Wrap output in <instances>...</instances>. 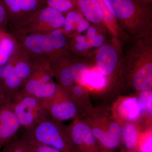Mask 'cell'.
<instances>
[{
  "mask_svg": "<svg viewBox=\"0 0 152 152\" xmlns=\"http://www.w3.org/2000/svg\"><path fill=\"white\" fill-rule=\"evenodd\" d=\"M115 18L134 34H141L144 23H151V4L142 0H104Z\"/></svg>",
  "mask_w": 152,
  "mask_h": 152,
  "instance_id": "obj_1",
  "label": "cell"
},
{
  "mask_svg": "<svg viewBox=\"0 0 152 152\" xmlns=\"http://www.w3.org/2000/svg\"><path fill=\"white\" fill-rule=\"evenodd\" d=\"M21 137L30 141L52 147L62 152H72L66 126L48 116L30 129L23 130Z\"/></svg>",
  "mask_w": 152,
  "mask_h": 152,
  "instance_id": "obj_2",
  "label": "cell"
},
{
  "mask_svg": "<svg viewBox=\"0 0 152 152\" xmlns=\"http://www.w3.org/2000/svg\"><path fill=\"white\" fill-rule=\"evenodd\" d=\"M23 130H27L48 116L43 104L31 95L19 91L7 101Z\"/></svg>",
  "mask_w": 152,
  "mask_h": 152,
  "instance_id": "obj_3",
  "label": "cell"
},
{
  "mask_svg": "<svg viewBox=\"0 0 152 152\" xmlns=\"http://www.w3.org/2000/svg\"><path fill=\"white\" fill-rule=\"evenodd\" d=\"M93 115L84 120L90 126L98 144L104 150L113 149L121 142V126L113 117L107 114Z\"/></svg>",
  "mask_w": 152,
  "mask_h": 152,
  "instance_id": "obj_4",
  "label": "cell"
},
{
  "mask_svg": "<svg viewBox=\"0 0 152 152\" xmlns=\"http://www.w3.org/2000/svg\"><path fill=\"white\" fill-rule=\"evenodd\" d=\"M133 50L131 58L130 80L133 88L138 92L152 88V53L151 48L139 45Z\"/></svg>",
  "mask_w": 152,
  "mask_h": 152,
  "instance_id": "obj_5",
  "label": "cell"
},
{
  "mask_svg": "<svg viewBox=\"0 0 152 152\" xmlns=\"http://www.w3.org/2000/svg\"><path fill=\"white\" fill-rule=\"evenodd\" d=\"M66 131L72 152H102L89 125L81 118L75 119Z\"/></svg>",
  "mask_w": 152,
  "mask_h": 152,
  "instance_id": "obj_6",
  "label": "cell"
},
{
  "mask_svg": "<svg viewBox=\"0 0 152 152\" xmlns=\"http://www.w3.org/2000/svg\"><path fill=\"white\" fill-rule=\"evenodd\" d=\"M50 118L60 122L81 118V109L62 87L54 97L43 104Z\"/></svg>",
  "mask_w": 152,
  "mask_h": 152,
  "instance_id": "obj_7",
  "label": "cell"
},
{
  "mask_svg": "<svg viewBox=\"0 0 152 152\" xmlns=\"http://www.w3.org/2000/svg\"><path fill=\"white\" fill-rule=\"evenodd\" d=\"M113 113L121 125L126 122L137 124L145 117L142 106L137 96L120 98L113 106Z\"/></svg>",
  "mask_w": 152,
  "mask_h": 152,
  "instance_id": "obj_8",
  "label": "cell"
},
{
  "mask_svg": "<svg viewBox=\"0 0 152 152\" xmlns=\"http://www.w3.org/2000/svg\"><path fill=\"white\" fill-rule=\"evenodd\" d=\"M21 128L16 115L7 101L0 107V152L15 138Z\"/></svg>",
  "mask_w": 152,
  "mask_h": 152,
  "instance_id": "obj_9",
  "label": "cell"
},
{
  "mask_svg": "<svg viewBox=\"0 0 152 152\" xmlns=\"http://www.w3.org/2000/svg\"><path fill=\"white\" fill-rule=\"evenodd\" d=\"M115 49L110 45H104L99 49L96 57L97 69L106 78L114 73L118 64Z\"/></svg>",
  "mask_w": 152,
  "mask_h": 152,
  "instance_id": "obj_10",
  "label": "cell"
},
{
  "mask_svg": "<svg viewBox=\"0 0 152 152\" xmlns=\"http://www.w3.org/2000/svg\"><path fill=\"white\" fill-rule=\"evenodd\" d=\"M7 14L13 15L29 14L37 12L46 2V0H1Z\"/></svg>",
  "mask_w": 152,
  "mask_h": 152,
  "instance_id": "obj_11",
  "label": "cell"
},
{
  "mask_svg": "<svg viewBox=\"0 0 152 152\" xmlns=\"http://www.w3.org/2000/svg\"><path fill=\"white\" fill-rule=\"evenodd\" d=\"M77 5L90 21L96 24L102 21L103 13L96 0H77Z\"/></svg>",
  "mask_w": 152,
  "mask_h": 152,
  "instance_id": "obj_12",
  "label": "cell"
},
{
  "mask_svg": "<svg viewBox=\"0 0 152 152\" xmlns=\"http://www.w3.org/2000/svg\"><path fill=\"white\" fill-rule=\"evenodd\" d=\"M121 126V142L127 150H136L140 129L137 124L124 123Z\"/></svg>",
  "mask_w": 152,
  "mask_h": 152,
  "instance_id": "obj_13",
  "label": "cell"
},
{
  "mask_svg": "<svg viewBox=\"0 0 152 152\" xmlns=\"http://www.w3.org/2000/svg\"><path fill=\"white\" fill-rule=\"evenodd\" d=\"M35 15L39 21L48 23L54 28L62 26L65 21V17L62 13L48 6L42 8Z\"/></svg>",
  "mask_w": 152,
  "mask_h": 152,
  "instance_id": "obj_14",
  "label": "cell"
},
{
  "mask_svg": "<svg viewBox=\"0 0 152 152\" xmlns=\"http://www.w3.org/2000/svg\"><path fill=\"white\" fill-rule=\"evenodd\" d=\"M24 82L12 72L1 83L7 101L14 96L21 89Z\"/></svg>",
  "mask_w": 152,
  "mask_h": 152,
  "instance_id": "obj_15",
  "label": "cell"
},
{
  "mask_svg": "<svg viewBox=\"0 0 152 152\" xmlns=\"http://www.w3.org/2000/svg\"><path fill=\"white\" fill-rule=\"evenodd\" d=\"M61 88L60 86H58L52 81L41 85L32 96L43 104H45L54 97Z\"/></svg>",
  "mask_w": 152,
  "mask_h": 152,
  "instance_id": "obj_16",
  "label": "cell"
},
{
  "mask_svg": "<svg viewBox=\"0 0 152 152\" xmlns=\"http://www.w3.org/2000/svg\"><path fill=\"white\" fill-rule=\"evenodd\" d=\"M107 78L97 69H89L83 79V86L91 90L102 89L107 85Z\"/></svg>",
  "mask_w": 152,
  "mask_h": 152,
  "instance_id": "obj_17",
  "label": "cell"
},
{
  "mask_svg": "<svg viewBox=\"0 0 152 152\" xmlns=\"http://www.w3.org/2000/svg\"><path fill=\"white\" fill-rule=\"evenodd\" d=\"M1 152H31V145L23 137H15L3 147Z\"/></svg>",
  "mask_w": 152,
  "mask_h": 152,
  "instance_id": "obj_18",
  "label": "cell"
},
{
  "mask_svg": "<svg viewBox=\"0 0 152 152\" xmlns=\"http://www.w3.org/2000/svg\"><path fill=\"white\" fill-rule=\"evenodd\" d=\"M136 150L139 152H152L151 127L141 131Z\"/></svg>",
  "mask_w": 152,
  "mask_h": 152,
  "instance_id": "obj_19",
  "label": "cell"
},
{
  "mask_svg": "<svg viewBox=\"0 0 152 152\" xmlns=\"http://www.w3.org/2000/svg\"><path fill=\"white\" fill-rule=\"evenodd\" d=\"M137 96L142 106L145 117L151 121L152 116V90L138 92Z\"/></svg>",
  "mask_w": 152,
  "mask_h": 152,
  "instance_id": "obj_20",
  "label": "cell"
},
{
  "mask_svg": "<svg viewBox=\"0 0 152 152\" xmlns=\"http://www.w3.org/2000/svg\"><path fill=\"white\" fill-rule=\"evenodd\" d=\"M58 78L60 86L66 91H68L74 85V79L69 66L64 67L58 73Z\"/></svg>",
  "mask_w": 152,
  "mask_h": 152,
  "instance_id": "obj_21",
  "label": "cell"
},
{
  "mask_svg": "<svg viewBox=\"0 0 152 152\" xmlns=\"http://www.w3.org/2000/svg\"><path fill=\"white\" fill-rule=\"evenodd\" d=\"M77 0H46L48 6L61 12L71 10L77 5Z\"/></svg>",
  "mask_w": 152,
  "mask_h": 152,
  "instance_id": "obj_22",
  "label": "cell"
},
{
  "mask_svg": "<svg viewBox=\"0 0 152 152\" xmlns=\"http://www.w3.org/2000/svg\"><path fill=\"white\" fill-rule=\"evenodd\" d=\"M70 68L73 76L75 83L83 86L84 77L89 69L88 66L83 63H77L72 65Z\"/></svg>",
  "mask_w": 152,
  "mask_h": 152,
  "instance_id": "obj_23",
  "label": "cell"
},
{
  "mask_svg": "<svg viewBox=\"0 0 152 152\" xmlns=\"http://www.w3.org/2000/svg\"><path fill=\"white\" fill-rule=\"evenodd\" d=\"M14 74L20 78L24 83L32 75V69L29 65L25 62H19L14 66L12 71Z\"/></svg>",
  "mask_w": 152,
  "mask_h": 152,
  "instance_id": "obj_24",
  "label": "cell"
},
{
  "mask_svg": "<svg viewBox=\"0 0 152 152\" xmlns=\"http://www.w3.org/2000/svg\"><path fill=\"white\" fill-rule=\"evenodd\" d=\"M65 21L64 24V30L66 32H69L72 29L75 23H78L83 19L82 14L75 11H69L65 17Z\"/></svg>",
  "mask_w": 152,
  "mask_h": 152,
  "instance_id": "obj_25",
  "label": "cell"
},
{
  "mask_svg": "<svg viewBox=\"0 0 152 152\" xmlns=\"http://www.w3.org/2000/svg\"><path fill=\"white\" fill-rule=\"evenodd\" d=\"M48 35L54 48L61 49L65 45V37L60 30L56 29L52 31Z\"/></svg>",
  "mask_w": 152,
  "mask_h": 152,
  "instance_id": "obj_26",
  "label": "cell"
},
{
  "mask_svg": "<svg viewBox=\"0 0 152 152\" xmlns=\"http://www.w3.org/2000/svg\"><path fill=\"white\" fill-rule=\"evenodd\" d=\"M39 35L31 34L28 36L25 40V45L28 49L36 53H40L42 52L40 48L39 42Z\"/></svg>",
  "mask_w": 152,
  "mask_h": 152,
  "instance_id": "obj_27",
  "label": "cell"
},
{
  "mask_svg": "<svg viewBox=\"0 0 152 152\" xmlns=\"http://www.w3.org/2000/svg\"><path fill=\"white\" fill-rule=\"evenodd\" d=\"M39 46L42 52L48 53L52 51L54 49L48 34H39Z\"/></svg>",
  "mask_w": 152,
  "mask_h": 152,
  "instance_id": "obj_28",
  "label": "cell"
},
{
  "mask_svg": "<svg viewBox=\"0 0 152 152\" xmlns=\"http://www.w3.org/2000/svg\"><path fill=\"white\" fill-rule=\"evenodd\" d=\"M28 141L31 145V152H62L52 147Z\"/></svg>",
  "mask_w": 152,
  "mask_h": 152,
  "instance_id": "obj_29",
  "label": "cell"
},
{
  "mask_svg": "<svg viewBox=\"0 0 152 152\" xmlns=\"http://www.w3.org/2000/svg\"><path fill=\"white\" fill-rule=\"evenodd\" d=\"M104 39V37L102 35L96 36L92 39L91 40L92 46L96 48L101 47L103 43Z\"/></svg>",
  "mask_w": 152,
  "mask_h": 152,
  "instance_id": "obj_30",
  "label": "cell"
},
{
  "mask_svg": "<svg viewBox=\"0 0 152 152\" xmlns=\"http://www.w3.org/2000/svg\"><path fill=\"white\" fill-rule=\"evenodd\" d=\"M91 46H92L91 41L86 40L82 42L78 43V44L76 45L75 48L77 50L82 51L89 48Z\"/></svg>",
  "mask_w": 152,
  "mask_h": 152,
  "instance_id": "obj_31",
  "label": "cell"
},
{
  "mask_svg": "<svg viewBox=\"0 0 152 152\" xmlns=\"http://www.w3.org/2000/svg\"><path fill=\"white\" fill-rule=\"evenodd\" d=\"M89 23L88 21L82 19L78 23L77 31L79 32L84 31L89 28Z\"/></svg>",
  "mask_w": 152,
  "mask_h": 152,
  "instance_id": "obj_32",
  "label": "cell"
},
{
  "mask_svg": "<svg viewBox=\"0 0 152 152\" xmlns=\"http://www.w3.org/2000/svg\"><path fill=\"white\" fill-rule=\"evenodd\" d=\"M97 31L96 28L94 27H91L88 28V31H87V36L91 40L93 38L97 35Z\"/></svg>",
  "mask_w": 152,
  "mask_h": 152,
  "instance_id": "obj_33",
  "label": "cell"
},
{
  "mask_svg": "<svg viewBox=\"0 0 152 152\" xmlns=\"http://www.w3.org/2000/svg\"><path fill=\"white\" fill-rule=\"evenodd\" d=\"M7 102V99H6L5 95L3 91L1 86L0 84V107L5 103Z\"/></svg>",
  "mask_w": 152,
  "mask_h": 152,
  "instance_id": "obj_34",
  "label": "cell"
},
{
  "mask_svg": "<svg viewBox=\"0 0 152 152\" xmlns=\"http://www.w3.org/2000/svg\"><path fill=\"white\" fill-rule=\"evenodd\" d=\"M86 40V36L83 35H80L76 38V41H77V42H78V43L82 42H84Z\"/></svg>",
  "mask_w": 152,
  "mask_h": 152,
  "instance_id": "obj_35",
  "label": "cell"
},
{
  "mask_svg": "<svg viewBox=\"0 0 152 152\" xmlns=\"http://www.w3.org/2000/svg\"><path fill=\"white\" fill-rule=\"evenodd\" d=\"M121 152H139L137 150H127L126 149H122Z\"/></svg>",
  "mask_w": 152,
  "mask_h": 152,
  "instance_id": "obj_36",
  "label": "cell"
},
{
  "mask_svg": "<svg viewBox=\"0 0 152 152\" xmlns=\"http://www.w3.org/2000/svg\"><path fill=\"white\" fill-rule=\"evenodd\" d=\"M142 1H144L145 2L150 3V4H151L152 2V0H142Z\"/></svg>",
  "mask_w": 152,
  "mask_h": 152,
  "instance_id": "obj_37",
  "label": "cell"
},
{
  "mask_svg": "<svg viewBox=\"0 0 152 152\" xmlns=\"http://www.w3.org/2000/svg\"><path fill=\"white\" fill-rule=\"evenodd\" d=\"M102 152H110L109 151H107L106 150H103L102 151Z\"/></svg>",
  "mask_w": 152,
  "mask_h": 152,
  "instance_id": "obj_38",
  "label": "cell"
},
{
  "mask_svg": "<svg viewBox=\"0 0 152 152\" xmlns=\"http://www.w3.org/2000/svg\"><path fill=\"white\" fill-rule=\"evenodd\" d=\"M3 38H4V37H3ZM3 38H2L1 39H0V48H1V43L2 40Z\"/></svg>",
  "mask_w": 152,
  "mask_h": 152,
  "instance_id": "obj_39",
  "label": "cell"
}]
</instances>
